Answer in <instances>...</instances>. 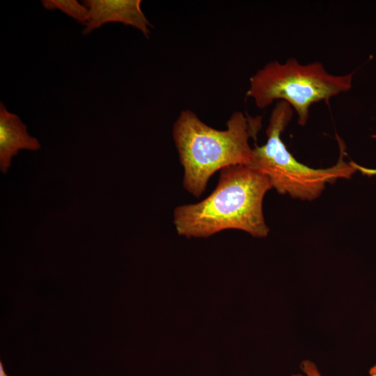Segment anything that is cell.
<instances>
[{
  "label": "cell",
  "instance_id": "277c9868",
  "mask_svg": "<svg viewBox=\"0 0 376 376\" xmlns=\"http://www.w3.org/2000/svg\"><path fill=\"white\" fill-rule=\"evenodd\" d=\"M353 73L335 75L319 62L301 64L296 58L284 63L272 61L250 78L247 95L264 109L274 101L287 102L297 115L299 125L306 124L312 104L327 101L348 91Z\"/></svg>",
  "mask_w": 376,
  "mask_h": 376
},
{
  "label": "cell",
  "instance_id": "5b68a950",
  "mask_svg": "<svg viewBox=\"0 0 376 376\" xmlns=\"http://www.w3.org/2000/svg\"><path fill=\"white\" fill-rule=\"evenodd\" d=\"M82 3L88 9V20L84 24V35L109 22L133 26L146 37L150 34L152 25L141 8V0H85Z\"/></svg>",
  "mask_w": 376,
  "mask_h": 376
},
{
  "label": "cell",
  "instance_id": "6da1fadb",
  "mask_svg": "<svg viewBox=\"0 0 376 376\" xmlns=\"http://www.w3.org/2000/svg\"><path fill=\"white\" fill-rule=\"evenodd\" d=\"M217 185L203 201L177 207L173 224L180 235L207 237L226 229H237L265 237L263 202L273 188L269 178L246 165L221 169Z\"/></svg>",
  "mask_w": 376,
  "mask_h": 376
},
{
  "label": "cell",
  "instance_id": "ba28073f",
  "mask_svg": "<svg viewBox=\"0 0 376 376\" xmlns=\"http://www.w3.org/2000/svg\"><path fill=\"white\" fill-rule=\"evenodd\" d=\"M302 373H297L292 376H322L317 366L311 361L305 360L300 365ZM376 376V375H370Z\"/></svg>",
  "mask_w": 376,
  "mask_h": 376
},
{
  "label": "cell",
  "instance_id": "8992f818",
  "mask_svg": "<svg viewBox=\"0 0 376 376\" xmlns=\"http://www.w3.org/2000/svg\"><path fill=\"white\" fill-rule=\"evenodd\" d=\"M38 140L27 132L26 125L15 113L10 112L3 103H0V169L6 173L12 158L20 150H38Z\"/></svg>",
  "mask_w": 376,
  "mask_h": 376
},
{
  "label": "cell",
  "instance_id": "52a82bcc",
  "mask_svg": "<svg viewBox=\"0 0 376 376\" xmlns=\"http://www.w3.org/2000/svg\"><path fill=\"white\" fill-rule=\"evenodd\" d=\"M41 3L46 10H60L79 23L84 24L88 20V9L77 0H42Z\"/></svg>",
  "mask_w": 376,
  "mask_h": 376
},
{
  "label": "cell",
  "instance_id": "9c48e42d",
  "mask_svg": "<svg viewBox=\"0 0 376 376\" xmlns=\"http://www.w3.org/2000/svg\"><path fill=\"white\" fill-rule=\"evenodd\" d=\"M370 375H376V364L374 365L369 370Z\"/></svg>",
  "mask_w": 376,
  "mask_h": 376
},
{
  "label": "cell",
  "instance_id": "7a4b0ae2",
  "mask_svg": "<svg viewBox=\"0 0 376 376\" xmlns=\"http://www.w3.org/2000/svg\"><path fill=\"white\" fill-rule=\"evenodd\" d=\"M262 118L234 112L219 130L204 123L191 110H183L173 127V137L184 169L183 187L195 197L205 191L209 179L217 171L250 163Z\"/></svg>",
  "mask_w": 376,
  "mask_h": 376
},
{
  "label": "cell",
  "instance_id": "30bf717a",
  "mask_svg": "<svg viewBox=\"0 0 376 376\" xmlns=\"http://www.w3.org/2000/svg\"><path fill=\"white\" fill-rule=\"evenodd\" d=\"M0 376H8L6 373L4 372V370L3 368L2 364L1 363V368H0Z\"/></svg>",
  "mask_w": 376,
  "mask_h": 376
},
{
  "label": "cell",
  "instance_id": "3957f363",
  "mask_svg": "<svg viewBox=\"0 0 376 376\" xmlns=\"http://www.w3.org/2000/svg\"><path fill=\"white\" fill-rule=\"evenodd\" d=\"M293 109L284 101L274 107L266 130L267 141L253 148L249 166L267 176L278 193L304 201L316 199L326 184L340 178H350L357 169L343 159L345 148L338 141L340 157L327 169H313L298 162L281 139V134L293 116Z\"/></svg>",
  "mask_w": 376,
  "mask_h": 376
}]
</instances>
